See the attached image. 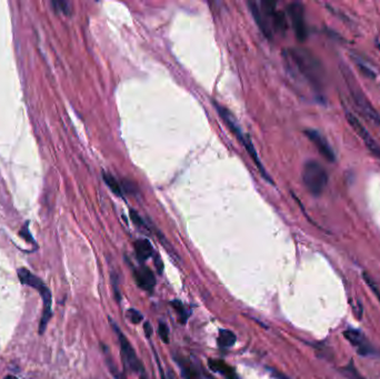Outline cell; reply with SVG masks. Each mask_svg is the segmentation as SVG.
I'll use <instances>...</instances> for the list:
<instances>
[{
  "label": "cell",
  "mask_w": 380,
  "mask_h": 379,
  "mask_svg": "<svg viewBox=\"0 0 380 379\" xmlns=\"http://www.w3.org/2000/svg\"><path fill=\"white\" fill-rule=\"evenodd\" d=\"M285 56L287 63H289L308 82L315 87L321 85L323 79L322 67L308 50L291 48L286 50Z\"/></svg>",
  "instance_id": "1"
},
{
  "label": "cell",
  "mask_w": 380,
  "mask_h": 379,
  "mask_svg": "<svg viewBox=\"0 0 380 379\" xmlns=\"http://www.w3.org/2000/svg\"><path fill=\"white\" fill-rule=\"evenodd\" d=\"M215 107H216L217 112L219 113L220 117L224 119V122L228 125V127L231 129V131L234 132V135L237 137V139L240 141V144H242L246 148V150L248 151V154L250 155V157H252L253 160L254 161V164L257 165V167L259 168V172H260V174L263 176V178L267 179L268 182L272 183L271 178L269 177V176H268L265 168H263L262 164L260 163V160H259L257 151H256V149H254V147L253 145L252 140H250L249 136L242 130V128L239 127L237 120H236V118L234 117V115L231 114L226 107H224V106H221L220 104H218V103H215Z\"/></svg>",
  "instance_id": "2"
},
{
  "label": "cell",
  "mask_w": 380,
  "mask_h": 379,
  "mask_svg": "<svg viewBox=\"0 0 380 379\" xmlns=\"http://www.w3.org/2000/svg\"><path fill=\"white\" fill-rule=\"evenodd\" d=\"M18 276H19V279L22 284L35 288L37 292L40 294L41 298H43L44 313L40 320L39 332L40 334H44L46 330V327H47V323L50 319V316H52V304H53L52 293H50V290L48 289V287L46 286V284L43 280L38 278L37 276L32 275L29 270L26 269V268H21V269H19V271H18Z\"/></svg>",
  "instance_id": "3"
},
{
  "label": "cell",
  "mask_w": 380,
  "mask_h": 379,
  "mask_svg": "<svg viewBox=\"0 0 380 379\" xmlns=\"http://www.w3.org/2000/svg\"><path fill=\"white\" fill-rule=\"evenodd\" d=\"M303 182L313 196H320L328 184L326 169L316 160L306 161L303 168Z\"/></svg>",
  "instance_id": "4"
},
{
  "label": "cell",
  "mask_w": 380,
  "mask_h": 379,
  "mask_svg": "<svg viewBox=\"0 0 380 379\" xmlns=\"http://www.w3.org/2000/svg\"><path fill=\"white\" fill-rule=\"evenodd\" d=\"M109 321L111 323V327H113V329L116 332V335H117V337H118L120 349H122V355L124 357L125 363L128 365V367L130 368L132 372L139 374L140 377L145 376L146 375L145 369H143V366H142V364L140 363V360L138 359L131 344L129 343V340L126 338V336L124 335V332L122 331V329H120V328L117 326V323H116L113 319H110V318H109Z\"/></svg>",
  "instance_id": "5"
},
{
  "label": "cell",
  "mask_w": 380,
  "mask_h": 379,
  "mask_svg": "<svg viewBox=\"0 0 380 379\" xmlns=\"http://www.w3.org/2000/svg\"><path fill=\"white\" fill-rule=\"evenodd\" d=\"M287 12L290 18L291 25L295 31V35L299 41H305L307 39L308 30L305 19V9L304 6L299 2L290 3L287 8Z\"/></svg>",
  "instance_id": "6"
},
{
  "label": "cell",
  "mask_w": 380,
  "mask_h": 379,
  "mask_svg": "<svg viewBox=\"0 0 380 379\" xmlns=\"http://www.w3.org/2000/svg\"><path fill=\"white\" fill-rule=\"evenodd\" d=\"M346 118L350 124V126L354 128V130L358 133V136L364 140L366 146L368 147V149L372 151V154H374L380 160V146L377 144L376 140L370 136V133L368 132L367 129L363 126V124L359 122V119L355 117L350 112H346Z\"/></svg>",
  "instance_id": "7"
},
{
  "label": "cell",
  "mask_w": 380,
  "mask_h": 379,
  "mask_svg": "<svg viewBox=\"0 0 380 379\" xmlns=\"http://www.w3.org/2000/svg\"><path fill=\"white\" fill-rule=\"evenodd\" d=\"M305 135L313 142L314 146L317 148L319 154H320L323 158L330 161V163H333V161L336 160V155L335 152H333L331 146L329 145L328 140L320 132L315 130V129H307V130H305Z\"/></svg>",
  "instance_id": "8"
},
{
  "label": "cell",
  "mask_w": 380,
  "mask_h": 379,
  "mask_svg": "<svg viewBox=\"0 0 380 379\" xmlns=\"http://www.w3.org/2000/svg\"><path fill=\"white\" fill-rule=\"evenodd\" d=\"M344 336L345 338L357 349L358 354L367 356L373 353L372 346L369 345L367 338H366L364 334H361L359 330L350 328V329H347L344 331Z\"/></svg>",
  "instance_id": "9"
},
{
  "label": "cell",
  "mask_w": 380,
  "mask_h": 379,
  "mask_svg": "<svg viewBox=\"0 0 380 379\" xmlns=\"http://www.w3.org/2000/svg\"><path fill=\"white\" fill-rule=\"evenodd\" d=\"M133 277H135L136 284L141 289L151 293L156 286V278L154 272L148 267H139L133 269Z\"/></svg>",
  "instance_id": "10"
},
{
  "label": "cell",
  "mask_w": 380,
  "mask_h": 379,
  "mask_svg": "<svg viewBox=\"0 0 380 379\" xmlns=\"http://www.w3.org/2000/svg\"><path fill=\"white\" fill-rule=\"evenodd\" d=\"M248 7L250 9V12H252L253 17L254 18V21L257 22V25L259 26V28L263 32V35L268 38H271L272 31H271V26L270 22L268 20V17L266 16V13L262 11V9L257 2L253 1H249L248 2Z\"/></svg>",
  "instance_id": "11"
},
{
  "label": "cell",
  "mask_w": 380,
  "mask_h": 379,
  "mask_svg": "<svg viewBox=\"0 0 380 379\" xmlns=\"http://www.w3.org/2000/svg\"><path fill=\"white\" fill-rule=\"evenodd\" d=\"M348 84H349L350 91H351V94H353L354 99L356 100V103L359 105V107L363 108L364 112L367 114L370 118H373L374 120H376V122L380 123V118L378 116V114L375 112L374 108L372 107V106H370V104L367 101V99L365 98V96L358 90V88H357L356 84H350V82H348Z\"/></svg>",
  "instance_id": "12"
},
{
  "label": "cell",
  "mask_w": 380,
  "mask_h": 379,
  "mask_svg": "<svg viewBox=\"0 0 380 379\" xmlns=\"http://www.w3.org/2000/svg\"><path fill=\"white\" fill-rule=\"evenodd\" d=\"M208 366L212 372L219 373L220 375L226 377V379H239L235 369L220 359H209L208 360Z\"/></svg>",
  "instance_id": "13"
},
{
  "label": "cell",
  "mask_w": 380,
  "mask_h": 379,
  "mask_svg": "<svg viewBox=\"0 0 380 379\" xmlns=\"http://www.w3.org/2000/svg\"><path fill=\"white\" fill-rule=\"evenodd\" d=\"M135 252L136 256L140 261H145L148 258L154 256V248H152L149 240L147 239H138L135 243Z\"/></svg>",
  "instance_id": "14"
},
{
  "label": "cell",
  "mask_w": 380,
  "mask_h": 379,
  "mask_svg": "<svg viewBox=\"0 0 380 379\" xmlns=\"http://www.w3.org/2000/svg\"><path fill=\"white\" fill-rule=\"evenodd\" d=\"M237 337L231 330L228 329H221L219 330V335H218L217 343L221 348H229L233 347L235 345Z\"/></svg>",
  "instance_id": "15"
},
{
  "label": "cell",
  "mask_w": 380,
  "mask_h": 379,
  "mask_svg": "<svg viewBox=\"0 0 380 379\" xmlns=\"http://www.w3.org/2000/svg\"><path fill=\"white\" fill-rule=\"evenodd\" d=\"M103 177L105 183L107 184V186L110 188V190L113 191L115 195H117L118 197H123L124 196V189L122 187V185L119 184V182L116 179L113 175H110L108 173H104Z\"/></svg>",
  "instance_id": "16"
},
{
  "label": "cell",
  "mask_w": 380,
  "mask_h": 379,
  "mask_svg": "<svg viewBox=\"0 0 380 379\" xmlns=\"http://www.w3.org/2000/svg\"><path fill=\"white\" fill-rule=\"evenodd\" d=\"M171 306H173L176 314H177L178 320L182 323H186L190 316V313L187 311L186 307L184 306V304L179 302V300H174V302H171Z\"/></svg>",
  "instance_id": "17"
},
{
  "label": "cell",
  "mask_w": 380,
  "mask_h": 379,
  "mask_svg": "<svg viewBox=\"0 0 380 379\" xmlns=\"http://www.w3.org/2000/svg\"><path fill=\"white\" fill-rule=\"evenodd\" d=\"M52 4H53V7L56 11L62 12L66 16H69L71 13L70 3L67 2V1H63V0H62V1H53Z\"/></svg>",
  "instance_id": "18"
},
{
  "label": "cell",
  "mask_w": 380,
  "mask_h": 379,
  "mask_svg": "<svg viewBox=\"0 0 380 379\" xmlns=\"http://www.w3.org/2000/svg\"><path fill=\"white\" fill-rule=\"evenodd\" d=\"M345 373V375L348 377V379H366L360 375V373L357 371V368L354 366L353 363H350L349 365H347L346 367L342 369Z\"/></svg>",
  "instance_id": "19"
},
{
  "label": "cell",
  "mask_w": 380,
  "mask_h": 379,
  "mask_svg": "<svg viewBox=\"0 0 380 379\" xmlns=\"http://www.w3.org/2000/svg\"><path fill=\"white\" fill-rule=\"evenodd\" d=\"M127 317L129 320H130L132 323H136V325L142 321V315L137 311V309H133V308L128 309Z\"/></svg>",
  "instance_id": "20"
},
{
  "label": "cell",
  "mask_w": 380,
  "mask_h": 379,
  "mask_svg": "<svg viewBox=\"0 0 380 379\" xmlns=\"http://www.w3.org/2000/svg\"><path fill=\"white\" fill-rule=\"evenodd\" d=\"M158 332H159V336H160L161 340H163L164 343L168 344L169 343V328L165 322H161V321L159 322Z\"/></svg>",
  "instance_id": "21"
},
{
  "label": "cell",
  "mask_w": 380,
  "mask_h": 379,
  "mask_svg": "<svg viewBox=\"0 0 380 379\" xmlns=\"http://www.w3.org/2000/svg\"><path fill=\"white\" fill-rule=\"evenodd\" d=\"M130 218L132 219L133 223H135V225L138 226V227L147 228V226H146V224H145V221H143V219L141 218V217L139 216L138 212L133 211V210H130Z\"/></svg>",
  "instance_id": "22"
},
{
  "label": "cell",
  "mask_w": 380,
  "mask_h": 379,
  "mask_svg": "<svg viewBox=\"0 0 380 379\" xmlns=\"http://www.w3.org/2000/svg\"><path fill=\"white\" fill-rule=\"evenodd\" d=\"M364 278H365V280H366V283L368 284L369 287L372 288V290L375 293V295L377 296L378 299H379V302H380V292H379V289H378V287L376 286V284H375L374 281H373L372 279H370L369 277H368L367 275H366V274H364Z\"/></svg>",
  "instance_id": "23"
},
{
  "label": "cell",
  "mask_w": 380,
  "mask_h": 379,
  "mask_svg": "<svg viewBox=\"0 0 380 379\" xmlns=\"http://www.w3.org/2000/svg\"><path fill=\"white\" fill-rule=\"evenodd\" d=\"M154 261H155V265L157 267V270H158L159 274H161V272H163V269H164V263L161 262L160 257L157 255L156 253H154Z\"/></svg>",
  "instance_id": "24"
},
{
  "label": "cell",
  "mask_w": 380,
  "mask_h": 379,
  "mask_svg": "<svg viewBox=\"0 0 380 379\" xmlns=\"http://www.w3.org/2000/svg\"><path fill=\"white\" fill-rule=\"evenodd\" d=\"M358 67L360 68V70H361V72H364L365 73V75L366 76H367V77H369V78H375V73L372 71V70H370V69L369 68H367V67H366L365 66V64H361L360 63H358Z\"/></svg>",
  "instance_id": "25"
},
{
  "label": "cell",
  "mask_w": 380,
  "mask_h": 379,
  "mask_svg": "<svg viewBox=\"0 0 380 379\" xmlns=\"http://www.w3.org/2000/svg\"><path fill=\"white\" fill-rule=\"evenodd\" d=\"M268 369H269V372L272 374V376L275 377V378H277V379H290V378H288L287 376H285L284 374H281V373H279L278 371H275V369H273V368H268Z\"/></svg>",
  "instance_id": "26"
},
{
  "label": "cell",
  "mask_w": 380,
  "mask_h": 379,
  "mask_svg": "<svg viewBox=\"0 0 380 379\" xmlns=\"http://www.w3.org/2000/svg\"><path fill=\"white\" fill-rule=\"evenodd\" d=\"M20 235H21L22 237H24L26 240H27V242L34 243V239H32V237H31V236H30L29 232H28V228H27V227H25L24 229L21 230V232H20Z\"/></svg>",
  "instance_id": "27"
},
{
  "label": "cell",
  "mask_w": 380,
  "mask_h": 379,
  "mask_svg": "<svg viewBox=\"0 0 380 379\" xmlns=\"http://www.w3.org/2000/svg\"><path fill=\"white\" fill-rule=\"evenodd\" d=\"M143 329H145V334L146 336L148 337V338H150V336L152 334V327L149 322H145L143 323Z\"/></svg>",
  "instance_id": "28"
},
{
  "label": "cell",
  "mask_w": 380,
  "mask_h": 379,
  "mask_svg": "<svg viewBox=\"0 0 380 379\" xmlns=\"http://www.w3.org/2000/svg\"><path fill=\"white\" fill-rule=\"evenodd\" d=\"M3 379H18V378L15 376H6Z\"/></svg>",
  "instance_id": "29"
},
{
  "label": "cell",
  "mask_w": 380,
  "mask_h": 379,
  "mask_svg": "<svg viewBox=\"0 0 380 379\" xmlns=\"http://www.w3.org/2000/svg\"><path fill=\"white\" fill-rule=\"evenodd\" d=\"M141 379H147V377H146V375H145V376H142V377H141Z\"/></svg>",
  "instance_id": "30"
},
{
  "label": "cell",
  "mask_w": 380,
  "mask_h": 379,
  "mask_svg": "<svg viewBox=\"0 0 380 379\" xmlns=\"http://www.w3.org/2000/svg\"><path fill=\"white\" fill-rule=\"evenodd\" d=\"M171 378H173V377H170V379H171ZM163 379H166V378H165V376H164V375H163Z\"/></svg>",
  "instance_id": "31"
}]
</instances>
